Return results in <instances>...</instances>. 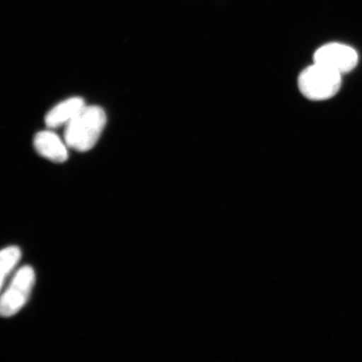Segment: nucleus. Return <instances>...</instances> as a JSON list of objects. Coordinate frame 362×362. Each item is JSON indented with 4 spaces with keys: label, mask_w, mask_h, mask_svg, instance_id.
Masks as SVG:
<instances>
[{
    "label": "nucleus",
    "mask_w": 362,
    "mask_h": 362,
    "mask_svg": "<svg viewBox=\"0 0 362 362\" xmlns=\"http://www.w3.org/2000/svg\"><path fill=\"white\" fill-rule=\"evenodd\" d=\"M107 122L106 113L98 106H85L66 124L65 142L76 151H90L97 144Z\"/></svg>",
    "instance_id": "obj_1"
},
{
    "label": "nucleus",
    "mask_w": 362,
    "mask_h": 362,
    "mask_svg": "<svg viewBox=\"0 0 362 362\" xmlns=\"http://www.w3.org/2000/svg\"><path fill=\"white\" fill-rule=\"evenodd\" d=\"M341 76L336 71L314 62L298 76V88L310 100H327L336 96L341 89Z\"/></svg>",
    "instance_id": "obj_2"
},
{
    "label": "nucleus",
    "mask_w": 362,
    "mask_h": 362,
    "mask_svg": "<svg viewBox=\"0 0 362 362\" xmlns=\"http://www.w3.org/2000/svg\"><path fill=\"white\" fill-rule=\"evenodd\" d=\"M35 283V274L30 266L17 272L1 298V315L8 318L16 315L26 305Z\"/></svg>",
    "instance_id": "obj_3"
},
{
    "label": "nucleus",
    "mask_w": 362,
    "mask_h": 362,
    "mask_svg": "<svg viewBox=\"0 0 362 362\" xmlns=\"http://www.w3.org/2000/svg\"><path fill=\"white\" fill-rule=\"evenodd\" d=\"M314 62L342 75L354 69L358 63V55L349 45L329 43L317 49Z\"/></svg>",
    "instance_id": "obj_4"
},
{
    "label": "nucleus",
    "mask_w": 362,
    "mask_h": 362,
    "mask_svg": "<svg viewBox=\"0 0 362 362\" xmlns=\"http://www.w3.org/2000/svg\"><path fill=\"white\" fill-rule=\"evenodd\" d=\"M34 146L40 156L53 162L62 163L68 158L67 144L52 131H42L36 134Z\"/></svg>",
    "instance_id": "obj_5"
},
{
    "label": "nucleus",
    "mask_w": 362,
    "mask_h": 362,
    "mask_svg": "<svg viewBox=\"0 0 362 362\" xmlns=\"http://www.w3.org/2000/svg\"><path fill=\"white\" fill-rule=\"evenodd\" d=\"M85 106V102L81 98L66 99L57 104L47 113L45 117V124L51 129L58 128L63 124L66 125Z\"/></svg>",
    "instance_id": "obj_6"
},
{
    "label": "nucleus",
    "mask_w": 362,
    "mask_h": 362,
    "mask_svg": "<svg viewBox=\"0 0 362 362\" xmlns=\"http://www.w3.org/2000/svg\"><path fill=\"white\" fill-rule=\"evenodd\" d=\"M0 257H1V280H0V284H1V289H3L6 280L21 259V249L13 246L4 248Z\"/></svg>",
    "instance_id": "obj_7"
}]
</instances>
